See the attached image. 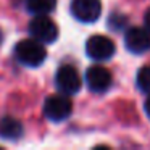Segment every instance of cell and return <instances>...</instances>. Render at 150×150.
Listing matches in <instances>:
<instances>
[{
  "label": "cell",
  "instance_id": "cell-2",
  "mask_svg": "<svg viewBox=\"0 0 150 150\" xmlns=\"http://www.w3.org/2000/svg\"><path fill=\"white\" fill-rule=\"evenodd\" d=\"M29 34L42 44H52L58 37V28L47 15H37L29 23Z\"/></svg>",
  "mask_w": 150,
  "mask_h": 150
},
{
  "label": "cell",
  "instance_id": "cell-1",
  "mask_svg": "<svg viewBox=\"0 0 150 150\" xmlns=\"http://www.w3.org/2000/svg\"><path fill=\"white\" fill-rule=\"evenodd\" d=\"M15 55H16L20 63L31 66V68H36V66H40L44 63L47 52H45V47L42 45V42H39L33 37V39L20 40L15 47Z\"/></svg>",
  "mask_w": 150,
  "mask_h": 150
},
{
  "label": "cell",
  "instance_id": "cell-13",
  "mask_svg": "<svg viewBox=\"0 0 150 150\" xmlns=\"http://www.w3.org/2000/svg\"><path fill=\"white\" fill-rule=\"evenodd\" d=\"M144 24H145V29L150 31V8L145 11V15H144Z\"/></svg>",
  "mask_w": 150,
  "mask_h": 150
},
{
  "label": "cell",
  "instance_id": "cell-5",
  "mask_svg": "<svg viewBox=\"0 0 150 150\" xmlns=\"http://www.w3.org/2000/svg\"><path fill=\"white\" fill-rule=\"evenodd\" d=\"M73 103L66 95H50L44 103V113L52 121H63L71 115Z\"/></svg>",
  "mask_w": 150,
  "mask_h": 150
},
{
  "label": "cell",
  "instance_id": "cell-6",
  "mask_svg": "<svg viewBox=\"0 0 150 150\" xmlns=\"http://www.w3.org/2000/svg\"><path fill=\"white\" fill-rule=\"evenodd\" d=\"M71 13L81 23H94L100 18L102 4L100 0H73Z\"/></svg>",
  "mask_w": 150,
  "mask_h": 150
},
{
  "label": "cell",
  "instance_id": "cell-8",
  "mask_svg": "<svg viewBox=\"0 0 150 150\" xmlns=\"http://www.w3.org/2000/svg\"><path fill=\"white\" fill-rule=\"evenodd\" d=\"M86 82L92 92H105L111 84V73L103 66H91L86 71Z\"/></svg>",
  "mask_w": 150,
  "mask_h": 150
},
{
  "label": "cell",
  "instance_id": "cell-15",
  "mask_svg": "<svg viewBox=\"0 0 150 150\" xmlns=\"http://www.w3.org/2000/svg\"><path fill=\"white\" fill-rule=\"evenodd\" d=\"M0 42H2V33H0Z\"/></svg>",
  "mask_w": 150,
  "mask_h": 150
},
{
  "label": "cell",
  "instance_id": "cell-3",
  "mask_svg": "<svg viewBox=\"0 0 150 150\" xmlns=\"http://www.w3.org/2000/svg\"><path fill=\"white\" fill-rule=\"evenodd\" d=\"M86 53L92 60L97 62H105L110 60L115 55V44L110 37L107 36H92L86 42Z\"/></svg>",
  "mask_w": 150,
  "mask_h": 150
},
{
  "label": "cell",
  "instance_id": "cell-4",
  "mask_svg": "<svg viewBox=\"0 0 150 150\" xmlns=\"http://www.w3.org/2000/svg\"><path fill=\"white\" fill-rule=\"evenodd\" d=\"M55 82L57 87L66 95H73L81 89V76H79L78 69L71 65L60 66L55 76Z\"/></svg>",
  "mask_w": 150,
  "mask_h": 150
},
{
  "label": "cell",
  "instance_id": "cell-11",
  "mask_svg": "<svg viewBox=\"0 0 150 150\" xmlns=\"http://www.w3.org/2000/svg\"><path fill=\"white\" fill-rule=\"evenodd\" d=\"M137 87L145 94H150V66H144L137 73Z\"/></svg>",
  "mask_w": 150,
  "mask_h": 150
},
{
  "label": "cell",
  "instance_id": "cell-9",
  "mask_svg": "<svg viewBox=\"0 0 150 150\" xmlns=\"http://www.w3.org/2000/svg\"><path fill=\"white\" fill-rule=\"evenodd\" d=\"M21 134H23V126H21V123L18 120L7 116L0 121V136L4 139L16 140L21 137Z\"/></svg>",
  "mask_w": 150,
  "mask_h": 150
},
{
  "label": "cell",
  "instance_id": "cell-10",
  "mask_svg": "<svg viewBox=\"0 0 150 150\" xmlns=\"http://www.w3.org/2000/svg\"><path fill=\"white\" fill-rule=\"evenodd\" d=\"M57 7V0H26V8L34 15H47Z\"/></svg>",
  "mask_w": 150,
  "mask_h": 150
},
{
  "label": "cell",
  "instance_id": "cell-14",
  "mask_svg": "<svg viewBox=\"0 0 150 150\" xmlns=\"http://www.w3.org/2000/svg\"><path fill=\"white\" fill-rule=\"evenodd\" d=\"M144 108H145L147 116L150 118V94H149V97H147V100H145V105H144Z\"/></svg>",
  "mask_w": 150,
  "mask_h": 150
},
{
  "label": "cell",
  "instance_id": "cell-12",
  "mask_svg": "<svg viewBox=\"0 0 150 150\" xmlns=\"http://www.w3.org/2000/svg\"><path fill=\"white\" fill-rule=\"evenodd\" d=\"M126 24V16H123V15H111L110 18H108V26H111L115 31L116 29H121V28Z\"/></svg>",
  "mask_w": 150,
  "mask_h": 150
},
{
  "label": "cell",
  "instance_id": "cell-7",
  "mask_svg": "<svg viewBox=\"0 0 150 150\" xmlns=\"http://www.w3.org/2000/svg\"><path fill=\"white\" fill-rule=\"evenodd\" d=\"M124 45L131 53H144L150 50V31L131 28L124 34Z\"/></svg>",
  "mask_w": 150,
  "mask_h": 150
}]
</instances>
